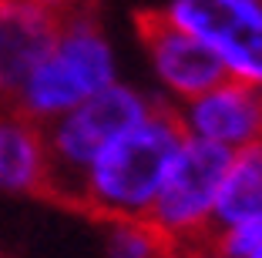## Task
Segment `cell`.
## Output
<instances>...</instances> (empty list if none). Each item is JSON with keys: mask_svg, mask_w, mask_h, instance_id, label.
Segmentation results:
<instances>
[{"mask_svg": "<svg viewBox=\"0 0 262 258\" xmlns=\"http://www.w3.org/2000/svg\"><path fill=\"white\" fill-rule=\"evenodd\" d=\"M212 245L229 258H262V215L219 225L212 231Z\"/></svg>", "mask_w": 262, "mask_h": 258, "instance_id": "cell-12", "label": "cell"}, {"mask_svg": "<svg viewBox=\"0 0 262 258\" xmlns=\"http://www.w3.org/2000/svg\"><path fill=\"white\" fill-rule=\"evenodd\" d=\"M185 137L235 154L262 141V87L222 77L199 98L171 107Z\"/></svg>", "mask_w": 262, "mask_h": 258, "instance_id": "cell-7", "label": "cell"}, {"mask_svg": "<svg viewBox=\"0 0 262 258\" xmlns=\"http://www.w3.org/2000/svg\"><path fill=\"white\" fill-rule=\"evenodd\" d=\"M182 137L185 131L178 124L175 111L158 104L151 114L124 128L94 154L71 201L104 221L148 218Z\"/></svg>", "mask_w": 262, "mask_h": 258, "instance_id": "cell-1", "label": "cell"}, {"mask_svg": "<svg viewBox=\"0 0 262 258\" xmlns=\"http://www.w3.org/2000/svg\"><path fill=\"white\" fill-rule=\"evenodd\" d=\"M229 158L232 154L215 145L182 137L148 212V221L175 245L178 258L182 251L208 242L215 231V208Z\"/></svg>", "mask_w": 262, "mask_h": 258, "instance_id": "cell-4", "label": "cell"}, {"mask_svg": "<svg viewBox=\"0 0 262 258\" xmlns=\"http://www.w3.org/2000/svg\"><path fill=\"white\" fill-rule=\"evenodd\" d=\"M252 215H262V141L229 158L222 191H219L215 228L252 218Z\"/></svg>", "mask_w": 262, "mask_h": 258, "instance_id": "cell-10", "label": "cell"}, {"mask_svg": "<svg viewBox=\"0 0 262 258\" xmlns=\"http://www.w3.org/2000/svg\"><path fill=\"white\" fill-rule=\"evenodd\" d=\"M47 191L44 124L17 107H0V195Z\"/></svg>", "mask_w": 262, "mask_h": 258, "instance_id": "cell-8", "label": "cell"}, {"mask_svg": "<svg viewBox=\"0 0 262 258\" xmlns=\"http://www.w3.org/2000/svg\"><path fill=\"white\" fill-rule=\"evenodd\" d=\"M115 81H121L115 44L84 7H77L57 17L51 40L20 74L10 98L20 114L47 124Z\"/></svg>", "mask_w": 262, "mask_h": 258, "instance_id": "cell-2", "label": "cell"}, {"mask_svg": "<svg viewBox=\"0 0 262 258\" xmlns=\"http://www.w3.org/2000/svg\"><path fill=\"white\" fill-rule=\"evenodd\" d=\"M158 101L128 81H115L104 91L91 94L77 107L64 111L61 118L44 124L47 145V191H57L61 198H74V188L84 175V168L94 161V154L118 137L124 128L151 114ZM168 107V104H165Z\"/></svg>", "mask_w": 262, "mask_h": 258, "instance_id": "cell-3", "label": "cell"}, {"mask_svg": "<svg viewBox=\"0 0 262 258\" xmlns=\"http://www.w3.org/2000/svg\"><path fill=\"white\" fill-rule=\"evenodd\" d=\"M138 37L148 64V77L155 81L158 94L168 101V107L199 98L202 91L215 87L225 77L222 64L212 57V51L199 37L182 31L178 24H171L162 10L141 17Z\"/></svg>", "mask_w": 262, "mask_h": 258, "instance_id": "cell-6", "label": "cell"}, {"mask_svg": "<svg viewBox=\"0 0 262 258\" xmlns=\"http://www.w3.org/2000/svg\"><path fill=\"white\" fill-rule=\"evenodd\" d=\"M104 251H108V258H178L175 245L148 218L108 221Z\"/></svg>", "mask_w": 262, "mask_h": 258, "instance_id": "cell-11", "label": "cell"}, {"mask_svg": "<svg viewBox=\"0 0 262 258\" xmlns=\"http://www.w3.org/2000/svg\"><path fill=\"white\" fill-rule=\"evenodd\" d=\"M31 4H37L40 10H47V14H54V17H61V14H71V10H77L84 0H31Z\"/></svg>", "mask_w": 262, "mask_h": 258, "instance_id": "cell-13", "label": "cell"}, {"mask_svg": "<svg viewBox=\"0 0 262 258\" xmlns=\"http://www.w3.org/2000/svg\"><path fill=\"white\" fill-rule=\"evenodd\" d=\"M162 14L199 37L225 77L262 87V0H168Z\"/></svg>", "mask_w": 262, "mask_h": 258, "instance_id": "cell-5", "label": "cell"}, {"mask_svg": "<svg viewBox=\"0 0 262 258\" xmlns=\"http://www.w3.org/2000/svg\"><path fill=\"white\" fill-rule=\"evenodd\" d=\"M57 17L31 0H0V94H10L54 34Z\"/></svg>", "mask_w": 262, "mask_h": 258, "instance_id": "cell-9", "label": "cell"}, {"mask_svg": "<svg viewBox=\"0 0 262 258\" xmlns=\"http://www.w3.org/2000/svg\"><path fill=\"white\" fill-rule=\"evenodd\" d=\"M182 258H229V255H222V251L212 245V238H208V242H202V245H195V248L182 251Z\"/></svg>", "mask_w": 262, "mask_h": 258, "instance_id": "cell-14", "label": "cell"}]
</instances>
